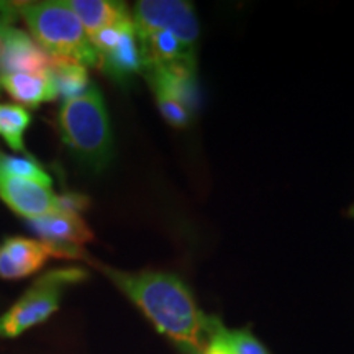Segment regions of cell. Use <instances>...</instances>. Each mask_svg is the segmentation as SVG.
<instances>
[{
	"mask_svg": "<svg viewBox=\"0 0 354 354\" xmlns=\"http://www.w3.org/2000/svg\"><path fill=\"white\" fill-rule=\"evenodd\" d=\"M50 76L56 87L57 97L64 99V102L81 97L91 87L86 66L79 64L76 61L53 57Z\"/></svg>",
	"mask_w": 354,
	"mask_h": 354,
	"instance_id": "13",
	"label": "cell"
},
{
	"mask_svg": "<svg viewBox=\"0 0 354 354\" xmlns=\"http://www.w3.org/2000/svg\"><path fill=\"white\" fill-rule=\"evenodd\" d=\"M223 338L230 349V354H269L268 349L245 330L223 328Z\"/></svg>",
	"mask_w": 354,
	"mask_h": 354,
	"instance_id": "17",
	"label": "cell"
},
{
	"mask_svg": "<svg viewBox=\"0 0 354 354\" xmlns=\"http://www.w3.org/2000/svg\"><path fill=\"white\" fill-rule=\"evenodd\" d=\"M0 174L10 177H19V179L33 180V183L51 187V177L37 161L28 158L10 156L0 151Z\"/></svg>",
	"mask_w": 354,
	"mask_h": 354,
	"instance_id": "15",
	"label": "cell"
},
{
	"mask_svg": "<svg viewBox=\"0 0 354 354\" xmlns=\"http://www.w3.org/2000/svg\"><path fill=\"white\" fill-rule=\"evenodd\" d=\"M349 215H351V216H353V218H354V205L351 207V210H349Z\"/></svg>",
	"mask_w": 354,
	"mask_h": 354,
	"instance_id": "20",
	"label": "cell"
},
{
	"mask_svg": "<svg viewBox=\"0 0 354 354\" xmlns=\"http://www.w3.org/2000/svg\"><path fill=\"white\" fill-rule=\"evenodd\" d=\"M57 128L64 145L81 165L95 172L109 166L113 138L99 88L91 86L86 94L66 100L57 115Z\"/></svg>",
	"mask_w": 354,
	"mask_h": 354,
	"instance_id": "2",
	"label": "cell"
},
{
	"mask_svg": "<svg viewBox=\"0 0 354 354\" xmlns=\"http://www.w3.org/2000/svg\"><path fill=\"white\" fill-rule=\"evenodd\" d=\"M100 269L180 351L203 353L214 318L202 313L192 292L179 277L156 271L125 272L109 266Z\"/></svg>",
	"mask_w": 354,
	"mask_h": 354,
	"instance_id": "1",
	"label": "cell"
},
{
	"mask_svg": "<svg viewBox=\"0 0 354 354\" xmlns=\"http://www.w3.org/2000/svg\"><path fill=\"white\" fill-rule=\"evenodd\" d=\"M32 123V115L21 105L0 102V136L13 151H25L24 136Z\"/></svg>",
	"mask_w": 354,
	"mask_h": 354,
	"instance_id": "14",
	"label": "cell"
},
{
	"mask_svg": "<svg viewBox=\"0 0 354 354\" xmlns=\"http://www.w3.org/2000/svg\"><path fill=\"white\" fill-rule=\"evenodd\" d=\"M53 57L38 46V43L10 25L3 35L0 50V77L19 73H48Z\"/></svg>",
	"mask_w": 354,
	"mask_h": 354,
	"instance_id": "7",
	"label": "cell"
},
{
	"mask_svg": "<svg viewBox=\"0 0 354 354\" xmlns=\"http://www.w3.org/2000/svg\"><path fill=\"white\" fill-rule=\"evenodd\" d=\"M51 258H82V253L74 246L10 236L0 243V277L6 281L28 277L38 272Z\"/></svg>",
	"mask_w": 354,
	"mask_h": 354,
	"instance_id": "6",
	"label": "cell"
},
{
	"mask_svg": "<svg viewBox=\"0 0 354 354\" xmlns=\"http://www.w3.org/2000/svg\"><path fill=\"white\" fill-rule=\"evenodd\" d=\"M0 198L15 214L28 220L56 210V196L51 187L6 174H0Z\"/></svg>",
	"mask_w": 354,
	"mask_h": 354,
	"instance_id": "8",
	"label": "cell"
},
{
	"mask_svg": "<svg viewBox=\"0 0 354 354\" xmlns=\"http://www.w3.org/2000/svg\"><path fill=\"white\" fill-rule=\"evenodd\" d=\"M151 88L154 92V97H156L159 112L166 118V122L176 128L189 127L192 113L179 100L174 99L171 94H167L165 88L156 86H151Z\"/></svg>",
	"mask_w": 354,
	"mask_h": 354,
	"instance_id": "16",
	"label": "cell"
},
{
	"mask_svg": "<svg viewBox=\"0 0 354 354\" xmlns=\"http://www.w3.org/2000/svg\"><path fill=\"white\" fill-rule=\"evenodd\" d=\"M88 207V198L81 196V194H63V196H56V210L68 212V214H77Z\"/></svg>",
	"mask_w": 354,
	"mask_h": 354,
	"instance_id": "18",
	"label": "cell"
},
{
	"mask_svg": "<svg viewBox=\"0 0 354 354\" xmlns=\"http://www.w3.org/2000/svg\"><path fill=\"white\" fill-rule=\"evenodd\" d=\"M87 276L86 269L81 268H59L44 272L0 317V338H17L24 331L46 322L59 308L66 287L79 284Z\"/></svg>",
	"mask_w": 354,
	"mask_h": 354,
	"instance_id": "4",
	"label": "cell"
},
{
	"mask_svg": "<svg viewBox=\"0 0 354 354\" xmlns=\"http://www.w3.org/2000/svg\"><path fill=\"white\" fill-rule=\"evenodd\" d=\"M0 87L12 97L13 100L20 102L26 107H38L44 102L57 99V92L53 79L48 73H19L7 74L0 77Z\"/></svg>",
	"mask_w": 354,
	"mask_h": 354,
	"instance_id": "11",
	"label": "cell"
},
{
	"mask_svg": "<svg viewBox=\"0 0 354 354\" xmlns=\"http://www.w3.org/2000/svg\"><path fill=\"white\" fill-rule=\"evenodd\" d=\"M99 66L117 81H125L143 71L138 37L131 19L118 26V33L107 48L97 53Z\"/></svg>",
	"mask_w": 354,
	"mask_h": 354,
	"instance_id": "9",
	"label": "cell"
},
{
	"mask_svg": "<svg viewBox=\"0 0 354 354\" xmlns=\"http://www.w3.org/2000/svg\"><path fill=\"white\" fill-rule=\"evenodd\" d=\"M136 35L167 32L189 50L196 51L201 26L192 3L183 0H141L131 15Z\"/></svg>",
	"mask_w": 354,
	"mask_h": 354,
	"instance_id": "5",
	"label": "cell"
},
{
	"mask_svg": "<svg viewBox=\"0 0 354 354\" xmlns=\"http://www.w3.org/2000/svg\"><path fill=\"white\" fill-rule=\"evenodd\" d=\"M68 6L76 13L88 39L109 26L131 19L125 3L112 0H71Z\"/></svg>",
	"mask_w": 354,
	"mask_h": 354,
	"instance_id": "12",
	"label": "cell"
},
{
	"mask_svg": "<svg viewBox=\"0 0 354 354\" xmlns=\"http://www.w3.org/2000/svg\"><path fill=\"white\" fill-rule=\"evenodd\" d=\"M20 13L35 41L51 57L76 61L82 66H99L97 51L68 2L21 3Z\"/></svg>",
	"mask_w": 354,
	"mask_h": 354,
	"instance_id": "3",
	"label": "cell"
},
{
	"mask_svg": "<svg viewBox=\"0 0 354 354\" xmlns=\"http://www.w3.org/2000/svg\"><path fill=\"white\" fill-rule=\"evenodd\" d=\"M12 25V20L8 19L7 15H2L0 13V50H2V43H3V35H6V30Z\"/></svg>",
	"mask_w": 354,
	"mask_h": 354,
	"instance_id": "19",
	"label": "cell"
},
{
	"mask_svg": "<svg viewBox=\"0 0 354 354\" xmlns=\"http://www.w3.org/2000/svg\"><path fill=\"white\" fill-rule=\"evenodd\" d=\"M28 225L43 241L57 246L79 248L94 238L82 216L68 212L55 210L51 214L28 220Z\"/></svg>",
	"mask_w": 354,
	"mask_h": 354,
	"instance_id": "10",
	"label": "cell"
}]
</instances>
